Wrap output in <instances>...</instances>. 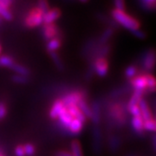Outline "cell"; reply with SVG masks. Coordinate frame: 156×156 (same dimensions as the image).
Returning a JSON list of instances; mask_svg holds the SVG:
<instances>
[{
    "label": "cell",
    "mask_w": 156,
    "mask_h": 156,
    "mask_svg": "<svg viewBox=\"0 0 156 156\" xmlns=\"http://www.w3.org/2000/svg\"><path fill=\"white\" fill-rule=\"evenodd\" d=\"M140 4L147 11H153L155 7V0H140Z\"/></svg>",
    "instance_id": "1f68e13d"
},
{
    "label": "cell",
    "mask_w": 156,
    "mask_h": 156,
    "mask_svg": "<svg viewBox=\"0 0 156 156\" xmlns=\"http://www.w3.org/2000/svg\"><path fill=\"white\" fill-rule=\"evenodd\" d=\"M1 52H2V47H1V45H0V54H1Z\"/></svg>",
    "instance_id": "b9f144b4"
},
{
    "label": "cell",
    "mask_w": 156,
    "mask_h": 156,
    "mask_svg": "<svg viewBox=\"0 0 156 156\" xmlns=\"http://www.w3.org/2000/svg\"><path fill=\"white\" fill-rule=\"evenodd\" d=\"M81 2H83V3H86V2H88V0H80Z\"/></svg>",
    "instance_id": "60d3db41"
},
{
    "label": "cell",
    "mask_w": 156,
    "mask_h": 156,
    "mask_svg": "<svg viewBox=\"0 0 156 156\" xmlns=\"http://www.w3.org/2000/svg\"><path fill=\"white\" fill-rule=\"evenodd\" d=\"M11 69L17 75H21V76H30V69L24 65H22L20 63L15 62L11 67Z\"/></svg>",
    "instance_id": "d6986e66"
},
{
    "label": "cell",
    "mask_w": 156,
    "mask_h": 156,
    "mask_svg": "<svg viewBox=\"0 0 156 156\" xmlns=\"http://www.w3.org/2000/svg\"><path fill=\"white\" fill-rule=\"evenodd\" d=\"M93 149L95 153H99L101 147V131L99 126H94L92 130Z\"/></svg>",
    "instance_id": "8fae6325"
},
{
    "label": "cell",
    "mask_w": 156,
    "mask_h": 156,
    "mask_svg": "<svg viewBox=\"0 0 156 156\" xmlns=\"http://www.w3.org/2000/svg\"><path fill=\"white\" fill-rule=\"evenodd\" d=\"M143 95H144L142 93H140V92H137V91H134L133 92V95H131L130 99L128 101L127 107L137 106L139 104L140 101L143 98Z\"/></svg>",
    "instance_id": "d4e9b609"
},
{
    "label": "cell",
    "mask_w": 156,
    "mask_h": 156,
    "mask_svg": "<svg viewBox=\"0 0 156 156\" xmlns=\"http://www.w3.org/2000/svg\"><path fill=\"white\" fill-rule=\"evenodd\" d=\"M15 60L8 55H2L0 56V68H8L11 69V67L15 63Z\"/></svg>",
    "instance_id": "cb8c5ba5"
},
{
    "label": "cell",
    "mask_w": 156,
    "mask_h": 156,
    "mask_svg": "<svg viewBox=\"0 0 156 156\" xmlns=\"http://www.w3.org/2000/svg\"><path fill=\"white\" fill-rule=\"evenodd\" d=\"M90 109H91V117H90V121L94 124V126H99L101 122V103L99 101L95 100L93 101L91 106H90Z\"/></svg>",
    "instance_id": "9c48e42d"
},
{
    "label": "cell",
    "mask_w": 156,
    "mask_h": 156,
    "mask_svg": "<svg viewBox=\"0 0 156 156\" xmlns=\"http://www.w3.org/2000/svg\"><path fill=\"white\" fill-rule=\"evenodd\" d=\"M71 154L72 156H83L81 142L78 140H73L71 141Z\"/></svg>",
    "instance_id": "7402d4cb"
},
{
    "label": "cell",
    "mask_w": 156,
    "mask_h": 156,
    "mask_svg": "<svg viewBox=\"0 0 156 156\" xmlns=\"http://www.w3.org/2000/svg\"><path fill=\"white\" fill-rule=\"evenodd\" d=\"M63 104L62 102L61 99H56L53 104L50 107V111H49V115H50V119L52 120H57L58 115L61 112L62 108H63Z\"/></svg>",
    "instance_id": "9a60e30c"
},
{
    "label": "cell",
    "mask_w": 156,
    "mask_h": 156,
    "mask_svg": "<svg viewBox=\"0 0 156 156\" xmlns=\"http://www.w3.org/2000/svg\"><path fill=\"white\" fill-rule=\"evenodd\" d=\"M11 3H12V0H0V5L2 7H5L6 9H9Z\"/></svg>",
    "instance_id": "ab89813d"
},
{
    "label": "cell",
    "mask_w": 156,
    "mask_h": 156,
    "mask_svg": "<svg viewBox=\"0 0 156 156\" xmlns=\"http://www.w3.org/2000/svg\"><path fill=\"white\" fill-rule=\"evenodd\" d=\"M94 71L99 77H105L108 76L109 71V62L107 57L97 56L92 63Z\"/></svg>",
    "instance_id": "277c9868"
},
{
    "label": "cell",
    "mask_w": 156,
    "mask_h": 156,
    "mask_svg": "<svg viewBox=\"0 0 156 156\" xmlns=\"http://www.w3.org/2000/svg\"><path fill=\"white\" fill-rule=\"evenodd\" d=\"M62 46V40L59 37H56L48 41L47 45H46V50L47 51L50 52H56L57 50L61 48Z\"/></svg>",
    "instance_id": "44dd1931"
},
{
    "label": "cell",
    "mask_w": 156,
    "mask_h": 156,
    "mask_svg": "<svg viewBox=\"0 0 156 156\" xmlns=\"http://www.w3.org/2000/svg\"><path fill=\"white\" fill-rule=\"evenodd\" d=\"M44 12L37 7L32 8L29 11L27 16L24 19V25L29 29L37 28L43 23Z\"/></svg>",
    "instance_id": "3957f363"
},
{
    "label": "cell",
    "mask_w": 156,
    "mask_h": 156,
    "mask_svg": "<svg viewBox=\"0 0 156 156\" xmlns=\"http://www.w3.org/2000/svg\"><path fill=\"white\" fill-rule=\"evenodd\" d=\"M114 32H115V30H114V29L111 28V27H108V28H107L102 33L101 35V37L98 39V41H97V44L98 45H104L108 44V42H109V40L112 37H113V35H114Z\"/></svg>",
    "instance_id": "ac0fdd59"
},
{
    "label": "cell",
    "mask_w": 156,
    "mask_h": 156,
    "mask_svg": "<svg viewBox=\"0 0 156 156\" xmlns=\"http://www.w3.org/2000/svg\"><path fill=\"white\" fill-rule=\"evenodd\" d=\"M83 122H82L81 121H79L77 119H73L70 124L68 127L67 131L69 132V134H71V135H77L83 131Z\"/></svg>",
    "instance_id": "5bb4252c"
},
{
    "label": "cell",
    "mask_w": 156,
    "mask_h": 156,
    "mask_svg": "<svg viewBox=\"0 0 156 156\" xmlns=\"http://www.w3.org/2000/svg\"><path fill=\"white\" fill-rule=\"evenodd\" d=\"M77 106L79 109L82 111V113L84 115V116L87 118V120H90L91 117V109H90V106L88 104L86 98H83L78 101Z\"/></svg>",
    "instance_id": "ffe728a7"
},
{
    "label": "cell",
    "mask_w": 156,
    "mask_h": 156,
    "mask_svg": "<svg viewBox=\"0 0 156 156\" xmlns=\"http://www.w3.org/2000/svg\"><path fill=\"white\" fill-rule=\"evenodd\" d=\"M66 108L73 119H77L83 123L87 122V118L84 116L83 114L79 109L77 105H71V106L67 107Z\"/></svg>",
    "instance_id": "e0dca14e"
},
{
    "label": "cell",
    "mask_w": 156,
    "mask_h": 156,
    "mask_svg": "<svg viewBox=\"0 0 156 156\" xmlns=\"http://www.w3.org/2000/svg\"><path fill=\"white\" fill-rule=\"evenodd\" d=\"M143 119L141 116H133L131 120V126L134 132L139 135L144 134V128H143Z\"/></svg>",
    "instance_id": "2e32d148"
},
{
    "label": "cell",
    "mask_w": 156,
    "mask_h": 156,
    "mask_svg": "<svg viewBox=\"0 0 156 156\" xmlns=\"http://www.w3.org/2000/svg\"><path fill=\"white\" fill-rule=\"evenodd\" d=\"M155 65V53L153 49L147 50L142 58V66L147 71H152Z\"/></svg>",
    "instance_id": "52a82bcc"
},
{
    "label": "cell",
    "mask_w": 156,
    "mask_h": 156,
    "mask_svg": "<svg viewBox=\"0 0 156 156\" xmlns=\"http://www.w3.org/2000/svg\"><path fill=\"white\" fill-rule=\"evenodd\" d=\"M131 33L133 34V36H134L136 38L138 39H145L146 37H147V34H146L143 30H140V29L131 30Z\"/></svg>",
    "instance_id": "d590c367"
},
{
    "label": "cell",
    "mask_w": 156,
    "mask_h": 156,
    "mask_svg": "<svg viewBox=\"0 0 156 156\" xmlns=\"http://www.w3.org/2000/svg\"><path fill=\"white\" fill-rule=\"evenodd\" d=\"M140 108V116L143 119V121H147V120H149L154 118V115L151 111L150 107L148 105V103L147 102V101L145 99H141L140 101L139 104H138Z\"/></svg>",
    "instance_id": "7c38bea8"
},
{
    "label": "cell",
    "mask_w": 156,
    "mask_h": 156,
    "mask_svg": "<svg viewBox=\"0 0 156 156\" xmlns=\"http://www.w3.org/2000/svg\"><path fill=\"white\" fill-rule=\"evenodd\" d=\"M62 12L58 8H53L50 9L47 12L44 14V18H43V23L44 24H50V23H54V22L57 20L59 17H61Z\"/></svg>",
    "instance_id": "30bf717a"
},
{
    "label": "cell",
    "mask_w": 156,
    "mask_h": 156,
    "mask_svg": "<svg viewBox=\"0 0 156 156\" xmlns=\"http://www.w3.org/2000/svg\"><path fill=\"white\" fill-rule=\"evenodd\" d=\"M108 144H109V147L113 152H116L121 146V140L120 139L116 137L115 135H112L109 137L108 140Z\"/></svg>",
    "instance_id": "83f0119b"
},
{
    "label": "cell",
    "mask_w": 156,
    "mask_h": 156,
    "mask_svg": "<svg viewBox=\"0 0 156 156\" xmlns=\"http://www.w3.org/2000/svg\"><path fill=\"white\" fill-rule=\"evenodd\" d=\"M11 81H12L14 83L24 85V84H27L30 83V76L14 74V75L11 76Z\"/></svg>",
    "instance_id": "4316f807"
},
{
    "label": "cell",
    "mask_w": 156,
    "mask_h": 156,
    "mask_svg": "<svg viewBox=\"0 0 156 156\" xmlns=\"http://www.w3.org/2000/svg\"><path fill=\"white\" fill-rule=\"evenodd\" d=\"M0 16L4 17L7 21H11L13 18L12 14H11V11H9V9H6L5 7H2L1 5H0Z\"/></svg>",
    "instance_id": "d6a6232c"
},
{
    "label": "cell",
    "mask_w": 156,
    "mask_h": 156,
    "mask_svg": "<svg viewBox=\"0 0 156 156\" xmlns=\"http://www.w3.org/2000/svg\"><path fill=\"white\" fill-rule=\"evenodd\" d=\"M114 4L116 10L124 11L125 10V1L124 0H114Z\"/></svg>",
    "instance_id": "74e56055"
},
{
    "label": "cell",
    "mask_w": 156,
    "mask_h": 156,
    "mask_svg": "<svg viewBox=\"0 0 156 156\" xmlns=\"http://www.w3.org/2000/svg\"><path fill=\"white\" fill-rule=\"evenodd\" d=\"M14 154L15 156H25L23 144H18L16 146V147L14 148Z\"/></svg>",
    "instance_id": "8d00e7d4"
},
{
    "label": "cell",
    "mask_w": 156,
    "mask_h": 156,
    "mask_svg": "<svg viewBox=\"0 0 156 156\" xmlns=\"http://www.w3.org/2000/svg\"><path fill=\"white\" fill-rule=\"evenodd\" d=\"M51 60L53 61L55 66L57 68V69L59 70H63L64 69V64H63V62L62 60V58L60 57V56L58 55L57 52H50L49 53Z\"/></svg>",
    "instance_id": "603a6c76"
},
{
    "label": "cell",
    "mask_w": 156,
    "mask_h": 156,
    "mask_svg": "<svg viewBox=\"0 0 156 156\" xmlns=\"http://www.w3.org/2000/svg\"><path fill=\"white\" fill-rule=\"evenodd\" d=\"M111 15L117 23H119L120 25H122V27L130 31L140 29V27L139 20H137L136 18L127 14L125 11H120V10L114 9V10H112Z\"/></svg>",
    "instance_id": "6da1fadb"
},
{
    "label": "cell",
    "mask_w": 156,
    "mask_h": 156,
    "mask_svg": "<svg viewBox=\"0 0 156 156\" xmlns=\"http://www.w3.org/2000/svg\"><path fill=\"white\" fill-rule=\"evenodd\" d=\"M83 98H86L83 92L79 91V90H75L64 95V97H62V99L61 100L63 106L67 108L71 105H77L78 101Z\"/></svg>",
    "instance_id": "8992f818"
},
{
    "label": "cell",
    "mask_w": 156,
    "mask_h": 156,
    "mask_svg": "<svg viewBox=\"0 0 156 156\" xmlns=\"http://www.w3.org/2000/svg\"><path fill=\"white\" fill-rule=\"evenodd\" d=\"M147 91L154 92L156 88V81L154 76L152 74H147Z\"/></svg>",
    "instance_id": "f546056e"
},
{
    "label": "cell",
    "mask_w": 156,
    "mask_h": 156,
    "mask_svg": "<svg viewBox=\"0 0 156 156\" xmlns=\"http://www.w3.org/2000/svg\"><path fill=\"white\" fill-rule=\"evenodd\" d=\"M23 148H24L25 156H34L37 153L36 146L34 145L33 143H30V142L23 144Z\"/></svg>",
    "instance_id": "4dcf8cb0"
},
{
    "label": "cell",
    "mask_w": 156,
    "mask_h": 156,
    "mask_svg": "<svg viewBox=\"0 0 156 156\" xmlns=\"http://www.w3.org/2000/svg\"><path fill=\"white\" fill-rule=\"evenodd\" d=\"M129 83L134 91L142 93L143 95L147 91V74H138L133 79L129 80Z\"/></svg>",
    "instance_id": "5b68a950"
},
{
    "label": "cell",
    "mask_w": 156,
    "mask_h": 156,
    "mask_svg": "<svg viewBox=\"0 0 156 156\" xmlns=\"http://www.w3.org/2000/svg\"><path fill=\"white\" fill-rule=\"evenodd\" d=\"M57 119L60 121V124H61L62 128H63L64 130L67 131L68 127H69V125L71 122L73 118L71 117V115H69V113L68 112L67 108H66L65 107H63V108H62L61 112H60V114H59Z\"/></svg>",
    "instance_id": "4fadbf2b"
},
{
    "label": "cell",
    "mask_w": 156,
    "mask_h": 156,
    "mask_svg": "<svg viewBox=\"0 0 156 156\" xmlns=\"http://www.w3.org/2000/svg\"><path fill=\"white\" fill-rule=\"evenodd\" d=\"M124 75H125V77L127 79L131 80V79H133L134 76H136L138 75V68L134 64L129 65V66L126 68V69L124 71Z\"/></svg>",
    "instance_id": "484cf974"
},
{
    "label": "cell",
    "mask_w": 156,
    "mask_h": 156,
    "mask_svg": "<svg viewBox=\"0 0 156 156\" xmlns=\"http://www.w3.org/2000/svg\"><path fill=\"white\" fill-rule=\"evenodd\" d=\"M37 8L40 9L44 13L50 10V5L48 0H38L37 1Z\"/></svg>",
    "instance_id": "e575fe53"
},
{
    "label": "cell",
    "mask_w": 156,
    "mask_h": 156,
    "mask_svg": "<svg viewBox=\"0 0 156 156\" xmlns=\"http://www.w3.org/2000/svg\"><path fill=\"white\" fill-rule=\"evenodd\" d=\"M55 156H72V154L69 151L59 150L55 154Z\"/></svg>",
    "instance_id": "f35d334b"
},
{
    "label": "cell",
    "mask_w": 156,
    "mask_h": 156,
    "mask_svg": "<svg viewBox=\"0 0 156 156\" xmlns=\"http://www.w3.org/2000/svg\"><path fill=\"white\" fill-rule=\"evenodd\" d=\"M58 35H59V29L55 23L44 24L42 29V36L47 42L51 39L58 37Z\"/></svg>",
    "instance_id": "ba28073f"
},
{
    "label": "cell",
    "mask_w": 156,
    "mask_h": 156,
    "mask_svg": "<svg viewBox=\"0 0 156 156\" xmlns=\"http://www.w3.org/2000/svg\"><path fill=\"white\" fill-rule=\"evenodd\" d=\"M8 114V108L5 102L0 101V122H2Z\"/></svg>",
    "instance_id": "836d02e7"
},
{
    "label": "cell",
    "mask_w": 156,
    "mask_h": 156,
    "mask_svg": "<svg viewBox=\"0 0 156 156\" xmlns=\"http://www.w3.org/2000/svg\"><path fill=\"white\" fill-rule=\"evenodd\" d=\"M0 156H4V155H2V154H0Z\"/></svg>",
    "instance_id": "7bdbcfd3"
},
{
    "label": "cell",
    "mask_w": 156,
    "mask_h": 156,
    "mask_svg": "<svg viewBox=\"0 0 156 156\" xmlns=\"http://www.w3.org/2000/svg\"><path fill=\"white\" fill-rule=\"evenodd\" d=\"M127 108H125L122 103L115 102L108 107V115L119 127H123L127 123Z\"/></svg>",
    "instance_id": "7a4b0ae2"
},
{
    "label": "cell",
    "mask_w": 156,
    "mask_h": 156,
    "mask_svg": "<svg viewBox=\"0 0 156 156\" xmlns=\"http://www.w3.org/2000/svg\"><path fill=\"white\" fill-rule=\"evenodd\" d=\"M143 128H144V131H147V132H155L156 130V122L154 118H152L149 120H147L143 122Z\"/></svg>",
    "instance_id": "f1b7e54d"
}]
</instances>
